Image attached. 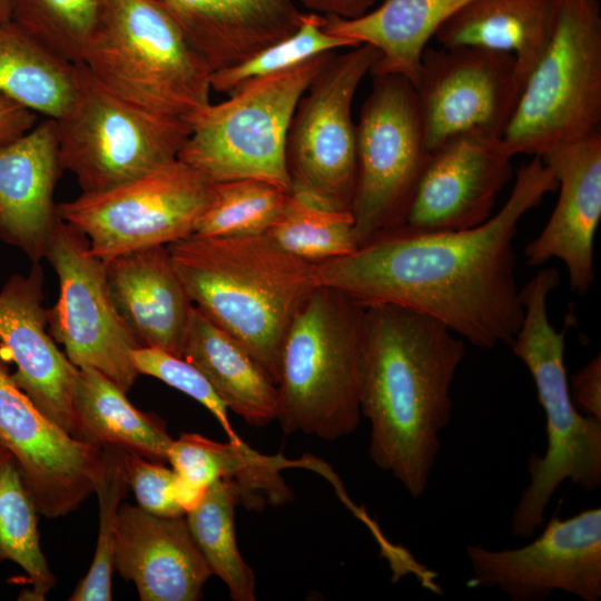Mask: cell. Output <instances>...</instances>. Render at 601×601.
<instances>
[{"label": "cell", "mask_w": 601, "mask_h": 601, "mask_svg": "<svg viewBox=\"0 0 601 601\" xmlns=\"http://www.w3.org/2000/svg\"><path fill=\"white\" fill-rule=\"evenodd\" d=\"M556 189L550 167L533 156L485 223L463 230L393 229L351 254L313 264L314 284L363 305L420 312L479 348L510 345L523 317L513 247L518 225Z\"/></svg>", "instance_id": "6da1fadb"}, {"label": "cell", "mask_w": 601, "mask_h": 601, "mask_svg": "<svg viewBox=\"0 0 601 601\" xmlns=\"http://www.w3.org/2000/svg\"><path fill=\"white\" fill-rule=\"evenodd\" d=\"M465 351L464 341L431 316L365 305L359 411L371 426L368 455L413 499L426 491Z\"/></svg>", "instance_id": "7a4b0ae2"}, {"label": "cell", "mask_w": 601, "mask_h": 601, "mask_svg": "<svg viewBox=\"0 0 601 601\" xmlns=\"http://www.w3.org/2000/svg\"><path fill=\"white\" fill-rule=\"evenodd\" d=\"M168 249L194 306L242 344L277 385L286 333L316 287L313 264L266 234H193Z\"/></svg>", "instance_id": "3957f363"}, {"label": "cell", "mask_w": 601, "mask_h": 601, "mask_svg": "<svg viewBox=\"0 0 601 601\" xmlns=\"http://www.w3.org/2000/svg\"><path fill=\"white\" fill-rule=\"evenodd\" d=\"M560 285L553 267L541 269L521 289L523 317L510 344L529 370L546 420L548 447L529 461L530 483L511 519V535L528 539L543 526L550 499L566 480L585 492L601 485V420L574 406L564 363L565 332L548 316V297Z\"/></svg>", "instance_id": "277c9868"}, {"label": "cell", "mask_w": 601, "mask_h": 601, "mask_svg": "<svg viewBox=\"0 0 601 601\" xmlns=\"http://www.w3.org/2000/svg\"><path fill=\"white\" fill-rule=\"evenodd\" d=\"M364 313L365 305L324 286L296 313L276 385V421L285 433L335 441L357 428Z\"/></svg>", "instance_id": "5b68a950"}, {"label": "cell", "mask_w": 601, "mask_h": 601, "mask_svg": "<svg viewBox=\"0 0 601 601\" xmlns=\"http://www.w3.org/2000/svg\"><path fill=\"white\" fill-rule=\"evenodd\" d=\"M80 63L116 97L190 126L211 104L213 71L151 0H108Z\"/></svg>", "instance_id": "8992f818"}, {"label": "cell", "mask_w": 601, "mask_h": 601, "mask_svg": "<svg viewBox=\"0 0 601 601\" xmlns=\"http://www.w3.org/2000/svg\"><path fill=\"white\" fill-rule=\"evenodd\" d=\"M601 6L560 0L552 35L525 77L502 141L515 156L545 154L600 131Z\"/></svg>", "instance_id": "52a82bcc"}, {"label": "cell", "mask_w": 601, "mask_h": 601, "mask_svg": "<svg viewBox=\"0 0 601 601\" xmlns=\"http://www.w3.org/2000/svg\"><path fill=\"white\" fill-rule=\"evenodd\" d=\"M335 51L245 82L193 122L178 159L214 183L252 178L290 193L285 146L302 96Z\"/></svg>", "instance_id": "ba28073f"}, {"label": "cell", "mask_w": 601, "mask_h": 601, "mask_svg": "<svg viewBox=\"0 0 601 601\" xmlns=\"http://www.w3.org/2000/svg\"><path fill=\"white\" fill-rule=\"evenodd\" d=\"M356 124V184L352 205L358 246L404 226L430 157L413 83L376 73Z\"/></svg>", "instance_id": "9c48e42d"}, {"label": "cell", "mask_w": 601, "mask_h": 601, "mask_svg": "<svg viewBox=\"0 0 601 601\" xmlns=\"http://www.w3.org/2000/svg\"><path fill=\"white\" fill-rule=\"evenodd\" d=\"M71 110L56 120L60 162L81 193L104 191L178 159L191 126L156 115L107 91L80 63Z\"/></svg>", "instance_id": "30bf717a"}, {"label": "cell", "mask_w": 601, "mask_h": 601, "mask_svg": "<svg viewBox=\"0 0 601 601\" xmlns=\"http://www.w3.org/2000/svg\"><path fill=\"white\" fill-rule=\"evenodd\" d=\"M380 52L367 43L325 62L299 99L285 146L290 193L339 210H352L356 184L353 100Z\"/></svg>", "instance_id": "8fae6325"}, {"label": "cell", "mask_w": 601, "mask_h": 601, "mask_svg": "<svg viewBox=\"0 0 601 601\" xmlns=\"http://www.w3.org/2000/svg\"><path fill=\"white\" fill-rule=\"evenodd\" d=\"M215 183L176 159L136 179L57 204V216L88 239L104 263L194 234Z\"/></svg>", "instance_id": "7c38bea8"}, {"label": "cell", "mask_w": 601, "mask_h": 601, "mask_svg": "<svg viewBox=\"0 0 601 601\" xmlns=\"http://www.w3.org/2000/svg\"><path fill=\"white\" fill-rule=\"evenodd\" d=\"M59 280V296L48 311V329L76 367H91L126 394L139 373L131 352L139 343L109 293L105 263L88 239L57 220L45 257Z\"/></svg>", "instance_id": "4fadbf2b"}, {"label": "cell", "mask_w": 601, "mask_h": 601, "mask_svg": "<svg viewBox=\"0 0 601 601\" xmlns=\"http://www.w3.org/2000/svg\"><path fill=\"white\" fill-rule=\"evenodd\" d=\"M430 151L469 134L502 137L522 80L515 58L479 47H426L413 83Z\"/></svg>", "instance_id": "5bb4252c"}, {"label": "cell", "mask_w": 601, "mask_h": 601, "mask_svg": "<svg viewBox=\"0 0 601 601\" xmlns=\"http://www.w3.org/2000/svg\"><path fill=\"white\" fill-rule=\"evenodd\" d=\"M469 588L500 589L512 601H543L554 591L601 598V509L549 520L531 543L505 550L469 544Z\"/></svg>", "instance_id": "9a60e30c"}, {"label": "cell", "mask_w": 601, "mask_h": 601, "mask_svg": "<svg viewBox=\"0 0 601 601\" xmlns=\"http://www.w3.org/2000/svg\"><path fill=\"white\" fill-rule=\"evenodd\" d=\"M0 442L13 456L37 512L55 519L92 492L101 447L81 442L46 417L0 362Z\"/></svg>", "instance_id": "2e32d148"}, {"label": "cell", "mask_w": 601, "mask_h": 601, "mask_svg": "<svg viewBox=\"0 0 601 601\" xmlns=\"http://www.w3.org/2000/svg\"><path fill=\"white\" fill-rule=\"evenodd\" d=\"M502 137L469 134L430 151L403 227L463 230L485 223L511 179L512 158Z\"/></svg>", "instance_id": "e0dca14e"}, {"label": "cell", "mask_w": 601, "mask_h": 601, "mask_svg": "<svg viewBox=\"0 0 601 601\" xmlns=\"http://www.w3.org/2000/svg\"><path fill=\"white\" fill-rule=\"evenodd\" d=\"M559 188L558 201L540 234L524 246L525 262L561 260L572 290L587 294L594 283L593 242L601 219V131L541 157Z\"/></svg>", "instance_id": "ac0fdd59"}, {"label": "cell", "mask_w": 601, "mask_h": 601, "mask_svg": "<svg viewBox=\"0 0 601 601\" xmlns=\"http://www.w3.org/2000/svg\"><path fill=\"white\" fill-rule=\"evenodd\" d=\"M43 272L33 263L28 275H12L0 290L1 347L16 363L12 378L35 406L72 435V395L78 373L47 331ZM73 436V435H72Z\"/></svg>", "instance_id": "d6986e66"}, {"label": "cell", "mask_w": 601, "mask_h": 601, "mask_svg": "<svg viewBox=\"0 0 601 601\" xmlns=\"http://www.w3.org/2000/svg\"><path fill=\"white\" fill-rule=\"evenodd\" d=\"M114 566L142 601H196L211 571L185 515L160 516L120 504Z\"/></svg>", "instance_id": "ffe728a7"}, {"label": "cell", "mask_w": 601, "mask_h": 601, "mask_svg": "<svg viewBox=\"0 0 601 601\" xmlns=\"http://www.w3.org/2000/svg\"><path fill=\"white\" fill-rule=\"evenodd\" d=\"M62 171L52 118L0 146V239L33 263L46 257L59 219L53 193Z\"/></svg>", "instance_id": "44dd1931"}, {"label": "cell", "mask_w": 601, "mask_h": 601, "mask_svg": "<svg viewBox=\"0 0 601 601\" xmlns=\"http://www.w3.org/2000/svg\"><path fill=\"white\" fill-rule=\"evenodd\" d=\"M105 267L111 299L139 345L183 357L194 304L168 246L132 250L106 262Z\"/></svg>", "instance_id": "7402d4cb"}, {"label": "cell", "mask_w": 601, "mask_h": 601, "mask_svg": "<svg viewBox=\"0 0 601 601\" xmlns=\"http://www.w3.org/2000/svg\"><path fill=\"white\" fill-rule=\"evenodd\" d=\"M178 26L214 72L294 33L302 22L293 0H151Z\"/></svg>", "instance_id": "603a6c76"}, {"label": "cell", "mask_w": 601, "mask_h": 601, "mask_svg": "<svg viewBox=\"0 0 601 601\" xmlns=\"http://www.w3.org/2000/svg\"><path fill=\"white\" fill-rule=\"evenodd\" d=\"M472 0H383L373 11L354 19L323 16L333 36L367 43L380 57L370 75L394 73L415 82L422 53L436 30Z\"/></svg>", "instance_id": "cb8c5ba5"}, {"label": "cell", "mask_w": 601, "mask_h": 601, "mask_svg": "<svg viewBox=\"0 0 601 601\" xmlns=\"http://www.w3.org/2000/svg\"><path fill=\"white\" fill-rule=\"evenodd\" d=\"M560 0H472L435 32L442 47H479L515 58L523 81L545 48Z\"/></svg>", "instance_id": "d4e9b609"}, {"label": "cell", "mask_w": 601, "mask_h": 601, "mask_svg": "<svg viewBox=\"0 0 601 601\" xmlns=\"http://www.w3.org/2000/svg\"><path fill=\"white\" fill-rule=\"evenodd\" d=\"M183 357L209 381L227 408L262 427L277 418V386L234 337L195 306L187 326Z\"/></svg>", "instance_id": "484cf974"}, {"label": "cell", "mask_w": 601, "mask_h": 601, "mask_svg": "<svg viewBox=\"0 0 601 601\" xmlns=\"http://www.w3.org/2000/svg\"><path fill=\"white\" fill-rule=\"evenodd\" d=\"M72 435L95 446L115 445L154 462L168 461L173 439L137 410L99 371L79 367L72 395Z\"/></svg>", "instance_id": "4316f807"}, {"label": "cell", "mask_w": 601, "mask_h": 601, "mask_svg": "<svg viewBox=\"0 0 601 601\" xmlns=\"http://www.w3.org/2000/svg\"><path fill=\"white\" fill-rule=\"evenodd\" d=\"M80 63L60 58L12 20L0 24V95L55 120L76 104Z\"/></svg>", "instance_id": "83f0119b"}, {"label": "cell", "mask_w": 601, "mask_h": 601, "mask_svg": "<svg viewBox=\"0 0 601 601\" xmlns=\"http://www.w3.org/2000/svg\"><path fill=\"white\" fill-rule=\"evenodd\" d=\"M240 501L235 482L217 480L185 515L211 574L224 581L233 600L254 601V571L243 559L235 533V508Z\"/></svg>", "instance_id": "f1b7e54d"}, {"label": "cell", "mask_w": 601, "mask_h": 601, "mask_svg": "<svg viewBox=\"0 0 601 601\" xmlns=\"http://www.w3.org/2000/svg\"><path fill=\"white\" fill-rule=\"evenodd\" d=\"M266 235L285 252L312 264L351 254L358 247L351 211L292 193Z\"/></svg>", "instance_id": "f546056e"}, {"label": "cell", "mask_w": 601, "mask_h": 601, "mask_svg": "<svg viewBox=\"0 0 601 601\" xmlns=\"http://www.w3.org/2000/svg\"><path fill=\"white\" fill-rule=\"evenodd\" d=\"M36 512L13 456L3 451L0 454V562L10 560L20 565L32 585L31 595L43 600L56 578L40 548Z\"/></svg>", "instance_id": "4dcf8cb0"}, {"label": "cell", "mask_w": 601, "mask_h": 601, "mask_svg": "<svg viewBox=\"0 0 601 601\" xmlns=\"http://www.w3.org/2000/svg\"><path fill=\"white\" fill-rule=\"evenodd\" d=\"M289 193L264 180L242 178L215 183L195 235L214 237L266 234Z\"/></svg>", "instance_id": "1f68e13d"}, {"label": "cell", "mask_w": 601, "mask_h": 601, "mask_svg": "<svg viewBox=\"0 0 601 601\" xmlns=\"http://www.w3.org/2000/svg\"><path fill=\"white\" fill-rule=\"evenodd\" d=\"M108 0H13L11 20L60 58L80 63Z\"/></svg>", "instance_id": "d6a6232c"}, {"label": "cell", "mask_w": 601, "mask_h": 601, "mask_svg": "<svg viewBox=\"0 0 601 601\" xmlns=\"http://www.w3.org/2000/svg\"><path fill=\"white\" fill-rule=\"evenodd\" d=\"M323 14L303 13L298 29L249 58L211 73V90L230 95L247 81L278 73L325 52L348 49L359 43L325 31Z\"/></svg>", "instance_id": "836d02e7"}, {"label": "cell", "mask_w": 601, "mask_h": 601, "mask_svg": "<svg viewBox=\"0 0 601 601\" xmlns=\"http://www.w3.org/2000/svg\"><path fill=\"white\" fill-rule=\"evenodd\" d=\"M126 451L115 445L101 446V466L95 487L100 515L97 546L89 571L70 595V601L112 600L117 518L120 503L129 489L124 465Z\"/></svg>", "instance_id": "e575fe53"}, {"label": "cell", "mask_w": 601, "mask_h": 601, "mask_svg": "<svg viewBox=\"0 0 601 601\" xmlns=\"http://www.w3.org/2000/svg\"><path fill=\"white\" fill-rule=\"evenodd\" d=\"M131 358L139 374L156 377L204 405L218 421L229 442L244 443L233 430L227 406L195 365L181 356L147 346L135 348Z\"/></svg>", "instance_id": "d590c367"}, {"label": "cell", "mask_w": 601, "mask_h": 601, "mask_svg": "<svg viewBox=\"0 0 601 601\" xmlns=\"http://www.w3.org/2000/svg\"><path fill=\"white\" fill-rule=\"evenodd\" d=\"M124 465L138 506L160 516L186 514L176 501L177 474L174 470L129 451L125 453Z\"/></svg>", "instance_id": "8d00e7d4"}, {"label": "cell", "mask_w": 601, "mask_h": 601, "mask_svg": "<svg viewBox=\"0 0 601 601\" xmlns=\"http://www.w3.org/2000/svg\"><path fill=\"white\" fill-rule=\"evenodd\" d=\"M571 400L579 412L601 420V354L569 380Z\"/></svg>", "instance_id": "74e56055"}, {"label": "cell", "mask_w": 601, "mask_h": 601, "mask_svg": "<svg viewBox=\"0 0 601 601\" xmlns=\"http://www.w3.org/2000/svg\"><path fill=\"white\" fill-rule=\"evenodd\" d=\"M36 124V112L0 95V146L22 136Z\"/></svg>", "instance_id": "f35d334b"}, {"label": "cell", "mask_w": 601, "mask_h": 601, "mask_svg": "<svg viewBox=\"0 0 601 601\" xmlns=\"http://www.w3.org/2000/svg\"><path fill=\"white\" fill-rule=\"evenodd\" d=\"M311 12L323 16H336L343 19L358 18L376 2V0H299Z\"/></svg>", "instance_id": "ab89813d"}, {"label": "cell", "mask_w": 601, "mask_h": 601, "mask_svg": "<svg viewBox=\"0 0 601 601\" xmlns=\"http://www.w3.org/2000/svg\"><path fill=\"white\" fill-rule=\"evenodd\" d=\"M12 1L13 0H0V24L11 21Z\"/></svg>", "instance_id": "60d3db41"}, {"label": "cell", "mask_w": 601, "mask_h": 601, "mask_svg": "<svg viewBox=\"0 0 601 601\" xmlns=\"http://www.w3.org/2000/svg\"><path fill=\"white\" fill-rule=\"evenodd\" d=\"M6 451V447L2 445V443L0 442V454Z\"/></svg>", "instance_id": "b9f144b4"}]
</instances>
